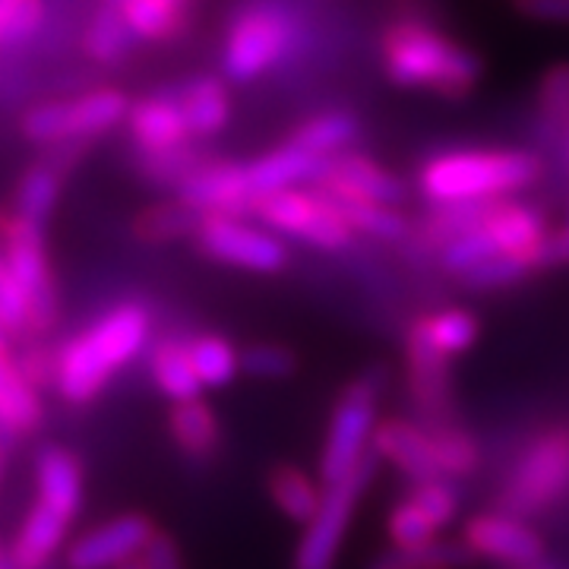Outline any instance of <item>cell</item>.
Wrapping results in <instances>:
<instances>
[{
    "label": "cell",
    "mask_w": 569,
    "mask_h": 569,
    "mask_svg": "<svg viewBox=\"0 0 569 569\" xmlns=\"http://www.w3.org/2000/svg\"><path fill=\"white\" fill-rule=\"evenodd\" d=\"M152 339V310L140 301L104 310L80 336L58 348L54 392L67 406H92L111 380L140 358Z\"/></svg>",
    "instance_id": "6da1fadb"
},
{
    "label": "cell",
    "mask_w": 569,
    "mask_h": 569,
    "mask_svg": "<svg viewBox=\"0 0 569 569\" xmlns=\"http://www.w3.org/2000/svg\"><path fill=\"white\" fill-rule=\"evenodd\" d=\"M380 63L392 86L433 92L447 102H466L485 80V61L475 48L418 17H402L383 29Z\"/></svg>",
    "instance_id": "7a4b0ae2"
},
{
    "label": "cell",
    "mask_w": 569,
    "mask_h": 569,
    "mask_svg": "<svg viewBox=\"0 0 569 569\" xmlns=\"http://www.w3.org/2000/svg\"><path fill=\"white\" fill-rule=\"evenodd\" d=\"M86 475L80 456L67 447H44L36 456V497L22 516L7 557L13 569H48L70 545V526L80 516Z\"/></svg>",
    "instance_id": "3957f363"
},
{
    "label": "cell",
    "mask_w": 569,
    "mask_h": 569,
    "mask_svg": "<svg viewBox=\"0 0 569 569\" xmlns=\"http://www.w3.org/2000/svg\"><path fill=\"white\" fill-rule=\"evenodd\" d=\"M545 159L531 149H449L418 168V193L430 206L503 200L541 181Z\"/></svg>",
    "instance_id": "277c9868"
},
{
    "label": "cell",
    "mask_w": 569,
    "mask_h": 569,
    "mask_svg": "<svg viewBox=\"0 0 569 569\" xmlns=\"http://www.w3.org/2000/svg\"><path fill=\"white\" fill-rule=\"evenodd\" d=\"M298 48H301V22L288 7L276 0L247 3L234 13L224 32V77L231 82L260 80L288 61Z\"/></svg>",
    "instance_id": "5b68a950"
},
{
    "label": "cell",
    "mask_w": 569,
    "mask_h": 569,
    "mask_svg": "<svg viewBox=\"0 0 569 569\" xmlns=\"http://www.w3.org/2000/svg\"><path fill=\"white\" fill-rule=\"evenodd\" d=\"M569 500V421L545 427L516 456L500 485L497 507L512 516H545Z\"/></svg>",
    "instance_id": "8992f818"
},
{
    "label": "cell",
    "mask_w": 569,
    "mask_h": 569,
    "mask_svg": "<svg viewBox=\"0 0 569 569\" xmlns=\"http://www.w3.org/2000/svg\"><path fill=\"white\" fill-rule=\"evenodd\" d=\"M387 373L380 367H370L348 380L342 392L336 396L332 415L326 421L323 447H320V478L323 485L339 481L355 466H361L370 456V440L377 427V406L380 392L387 387Z\"/></svg>",
    "instance_id": "52a82bcc"
},
{
    "label": "cell",
    "mask_w": 569,
    "mask_h": 569,
    "mask_svg": "<svg viewBox=\"0 0 569 569\" xmlns=\"http://www.w3.org/2000/svg\"><path fill=\"white\" fill-rule=\"evenodd\" d=\"M127 111H130V99L121 89L102 86L73 99L29 108L22 114L20 130L36 146H70V142L89 146L92 140L111 133L114 127H121L127 121Z\"/></svg>",
    "instance_id": "ba28073f"
},
{
    "label": "cell",
    "mask_w": 569,
    "mask_h": 569,
    "mask_svg": "<svg viewBox=\"0 0 569 569\" xmlns=\"http://www.w3.org/2000/svg\"><path fill=\"white\" fill-rule=\"evenodd\" d=\"M253 219L266 224L272 234L301 241L326 253L348 250L355 241V228L348 224L342 209L326 197L323 190L310 187H291L266 193L253 203Z\"/></svg>",
    "instance_id": "9c48e42d"
},
{
    "label": "cell",
    "mask_w": 569,
    "mask_h": 569,
    "mask_svg": "<svg viewBox=\"0 0 569 569\" xmlns=\"http://www.w3.org/2000/svg\"><path fill=\"white\" fill-rule=\"evenodd\" d=\"M377 456L370 452L361 466H355L348 475H342L339 481L326 485L323 500L317 512L310 516V522L301 526L305 535L295 548V569H332L342 545H346V535L351 529V519L365 500L367 488L377 475Z\"/></svg>",
    "instance_id": "30bf717a"
},
{
    "label": "cell",
    "mask_w": 569,
    "mask_h": 569,
    "mask_svg": "<svg viewBox=\"0 0 569 569\" xmlns=\"http://www.w3.org/2000/svg\"><path fill=\"white\" fill-rule=\"evenodd\" d=\"M0 253L20 282L29 305V339L48 336L58 323V284L48 257L44 228L10 212L7 228L0 234Z\"/></svg>",
    "instance_id": "8fae6325"
},
{
    "label": "cell",
    "mask_w": 569,
    "mask_h": 569,
    "mask_svg": "<svg viewBox=\"0 0 569 569\" xmlns=\"http://www.w3.org/2000/svg\"><path fill=\"white\" fill-rule=\"evenodd\" d=\"M193 244L212 263L257 276H276L291 260L282 238L272 234L266 224L247 222V216H203Z\"/></svg>",
    "instance_id": "7c38bea8"
},
{
    "label": "cell",
    "mask_w": 569,
    "mask_h": 569,
    "mask_svg": "<svg viewBox=\"0 0 569 569\" xmlns=\"http://www.w3.org/2000/svg\"><path fill=\"white\" fill-rule=\"evenodd\" d=\"M159 526L146 512H118L99 526L86 529L63 548L67 569H118L142 557Z\"/></svg>",
    "instance_id": "4fadbf2b"
},
{
    "label": "cell",
    "mask_w": 569,
    "mask_h": 569,
    "mask_svg": "<svg viewBox=\"0 0 569 569\" xmlns=\"http://www.w3.org/2000/svg\"><path fill=\"white\" fill-rule=\"evenodd\" d=\"M462 545L475 560H490L507 569L545 560V538L522 516L503 509L471 516L462 526Z\"/></svg>",
    "instance_id": "5bb4252c"
},
{
    "label": "cell",
    "mask_w": 569,
    "mask_h": 569,
    "mask_svg": "<svg viewBox=\"0 0 569 569\" xmlns=\"http://www.w3.org/2000/svg\"><path fill=\"white\" fill-rule=\"evenodd\" d=\"M313 187L323 190L336 206H396L406 200V181L396 171H389L387 164L373 162L370 156H361V152H339V156L326 159L323 171L313 181Z\"/></svg>",
    "instance_id": "9a60e30c"
},
{
    "label": "cell",
    "mask_w": 569,
    "mask_h": 569,
    "mask_svg": "<svg viewBox=\"0 0 569 569\" xmlns=\"http://www.w3.org/2000/svg\"><path fill=\"white\" fill-rule=\"evenodd\" d=\"M178 200L200 216H250L253 193L244 162H203L178 183Z\"/></svg>",
    "instance_id": "2e32d148"
},
{
    "label": "cell",
    "mask_w": 569,
    "mask_h": 569,
    "mask_svg": "<svg viewBox=\"0 0 569 569\" xmlns=\"http://www.w3.org/2000/svg\"><path fill=\"white\" fill-rule=\"evenodd\" d=\"M370 452L377 456V462L392 466L411 485L440 478L430 427L418 425V421H408V418H399V415L380 418L377 427H373Z\"/></svg>",
    "instance_id": "e0dca14e"
},
{
    "label": "cell",
    "mask_w": 569,
    "mask_h": 569,
    "mask_svg": "<svg viewBox=\"0 0 569 569\" xmlns=\"http://www.w3.org/2000/svg\"><path fill=\"white\" fill-rule=\"evenodd\" d=\"M123 123L130 130V140L137 146L140 159H159V156H171L193 146L174 92H156L140 102H130Z\"/></svg>",
    "instance_id": "ac0fdd59"
},
{
    "label": "cell",
    "mask_w": 569,
    "mask_h": 569,
    "mask_svg": "<svg viewBox=\"0 0 569 569\" xmlns=\"http://www.w3.org/2000/svg\"><path fill=\"white\" fill-rule=\"evenodd\" d=\"M44 425V392L17 365V346L0 332V440L32 437Z\"/></svg>",
    "instance_id": "d6986e66"
},
{
    "label": "cell",
    "mask_w": 569,
    "mask_h": 569,
    "mask_svg": "<svg viewBox=\"0 0 569 569\" xmlns=\"http://www.w3.org/2000/svg\"><path fill=\"white\" fill-rule=\"evenodd\" d=\"M86 146L80 142H70V146H51V156H44L36 164H29L22 171V178L17 181V190H13V216L20 219H29L36 224H48V219L54 216L58 209V200H61L63 178L67 171L73 168L77 156L73 152H82Z\"/></svg>",
    "instance_id": "ffe728a7"
},
{
    "label": "cell",
    "mask_w": 569,
    "mask_h": 569,
    "mask_svg": "<svg viewBox=\"0 0 569 569\" xmlns=\"http://www.w3.org/2000/svg\"><path fill=\"white\" fill-rule=\"evenodd\" d=\"M326 159L307 152L301 146H295L291 140H284L282 146L269 149L263 156H257L253 162H244L247 181H250V193H253V203L266 197V193H276V190H291V187H305L313 183L323 171ZM253 216V212H250Z\"/></svg>",
    "instance_id": "44dd1931"
},
{
    "label": "cell",
    "mask_w": 569,
    "mask_h": 569,
    "mask_svg": "<svg viewBox=\"0 0 569 569\" xmlns=\"http://www.w3.org/2000/svg\"><path fill=\"white\" fill-rule=\"evenodd\" d=\"M168 437L174 449L190 462H212L224 443L222 418L203 396L171 402L168 408Z\"/></svg>",
    "instance_id": "7402d4cb"
},
{
    "label": "cell",
    "mask_w": 569,
    "mask_h": 569,
    "mask_svg": "<svg viewBox=\"0 0 569 569\" xmlns=\"http://www.w3.org/2000/svg\"><path fill=\"white\" fill-rule=\"evenodd\" d=\"M174 99L181 104L183 121L193 140H212L231 121V89L224 77L216 73L190 77L181 89H174Z\"/></svg>",
    "instance_id": "603a6c76"
},
{
    "label": "cell",
    "mask_w": 569,
    "mask_h": 569,
    "mask_svg": "<svg viewBox=\"0 0 569 569\" xmlns=\"http://www.w3.org/2000/svg\"><path fill=\"white\" fill-rule=\"evenodd\" d=\"M137 41H174L190 26L193 0H111Z\"/></svg>",
    "instance_id": "cb8c5ba5"
},
{
    "label": "cell",
    "mask_w": 569,
    "mask_h": 569,
    "mask_svg": "<svg viewBox=\"0 0 569 569\" xmlns=\"http://www.w3.org/2000/svg\"><path fill=\"white\" fill-rule=\"evenodd\" d=\"M149 377L168 402H183L203 396V387L190 365L183 336H162L149 348Z\"/></svg>",
    "instance_id": "d4e9b609"
},
{
    "label": "cell",
    "mask_w": 569,
    "mask_h": 569,
    "mask_svg": "<svg viewBox=\"0 0 569 569\" xmlns=\"http://www.w3.org/2000/svg\"><path fill=\"white\" fill-rule=\"evenodd\" d=\"M266 493H269L272 507L295 526H307L310 516L320 507V500H323L320 481L307 468L295 466V462H279V466L269 468Z\"/></svg>",
    "instance_id": "484cf974"
},
{
    "label": "cell",
    "mask_w": 569,
    "mask_h": 569,
    "mask_svg": "<svg viewBox=\"0 0 569 569\" xmlns=\"http://www.w3.org/2000/svg\"><path fill=\"white\" fill-rule=\"evenodd\" d=\"M569 123V61L550 63L535 89V137L545 152H557V142Z\"/></svg>",
    "instance_id": "4316f807"
},
{
    "label": "cell",
    "mask_w": 569,
    "mask_h": 569,
    "mask_svg": "<svg viewBox=\"0 0 569 569\" xmlns=\"http://www.w3.org/2000/svg\"><path fill=\"white\" fill-rule=\"evenodd\" d=\"M203 222V216L187 206L183 200H164V203H152L140 209L130 222V234L149 247L174 244V241H193L197 228Z\"/></svg>",
    "instance_id": "83f0119b"
},
{
    "label": "cell",
    "mask_w": 569,
    "mask_h": 569,
    "mask_svg": "<svg viewBox=\"0 0 569 569\" xmlns=\"http://www.w3.org/2000/svg\"><path fill=\"white\" fill-rule=\"evenodd\" d=\"M408 329H415L427 346L433 348L437 355H443L447 361H456L459 355H466L481 336L478 317L471 310H462V307H443V310H433V313H421V317L411 320Z\"/></svg>",
    "instance_id": "f1b7e54d"
},
{
    "label": "cell",
    "mask_w": 569,
    "mask_h": 569,
    "mask_svg": "<svg viewBox=\"0 0 569 569\" xmlns=\"http://www.w3.org/2000/svg\"><path fill=\"white\" fill-rule=\"evenodd\" d=\"M187 351H190V365L203 392L231 387L241 373V348L219 332L187 336Z\"/></svg>",
    "instance_id": "f546056e"
},
{
    "label": "cell",
    "mask_w": 569,
    "mask_h": 569,
    "mask_svg": "<svg viewBox=\"0 0 569 569\" xmlns=\"http://www.w3.org/2000/svg\"><path fill=\"white\" fill-rule=\"evenodd\" d=\"M133 32L127 29V22L118 13V7L111 0H102V7L92 13V20L82 32V54L92 63L102 67H118L127 61L130 48H133Z\"/></svg>",
    "instance_id": "4dcf8cb0"
},
{
    "label": "cell",
    "mask_w": 569,
    "mask_h": 569,
    "mask_svg": "<svg viewBox=\"0 0 569 569\" xmlns=\"http://www.w3.org/2000/svg\"><path fill=\"white\" fill-rule=\"evenodd\" d=\"M430 427V440H433V456H437V468L440 478L449 481H466L478 468H481V447L478 440L468 433L466 427L456 421H440Z\"/></svg>",
    "instance_id": "1f68e13d"
},
{
    "label": "cell",
    "mask_w": 569,
    "mask_h": 569,
    "mask_svg": "<svg viewBox=\"0 0 569 569\" xmlns=\"http://www.w3.org/2000/svg\"><path fill=\"white\" fill-rule=\"evenodd\" d=\"M355 137H358V121L348 111H323V114H313L305 123H298L288 140L320 159H332V156L346 152L348 142Z\"/></svg>",
    "instance_id": "d6a6232c"
},
{
    "label": "cell",
    "mask_w": 569,
    "mask_h": 569,
    "mask_svg": "<svg viewBox=\"0 0 569 569\" xmlns=\"http://www.w3.org/2000/svg\"><path fill=\"white\" fill-rule=\"evenodd\" d=\"M475 563L462 541H430L425 548H392L373 557L367 569H466Z\"/></svg>",
    "instance_id": "836d02e7"
},
{
    "label": "cell",
    "mask_w": 569,
    "mask_h": 569,
    "mask_svg": "<svg viewBox=\"0 0 569 569\" xmlns=\"http://www.w3.org/2000/svg\"><path fill=\"white\" fill-rule=\"evenodd\" d=\"M538 269L526 253H497L475 269H468L466 276H459V282L466 284L468 291H503L512 284L526 282Z\"/></svg>",
    "instance_id": "e575fe53"
},
{
    "label": "cell",
    "mask_w": 569,
    "mask_h": 569,
    "mask_svg": "<svg viewBox=\"0 0 569 569\" xmlns=\"http://www.w3.org/2000/svg\"><path fill=\"white\" fill-rule=\"evenodd\" d=\"M339 209H342L348 224L355 228V234H367V238H377V241H402L411 231L406 216L396 206L348 203L339 206Z\"/></svg>",
    "instance_id": "d590c367"
},
{
    "label": "cell",
    "mask_w": 569,
    "mask_h": 569,
    "mask_svg": "<svg viewBox=\"0 0 569 569\" xmlns=\"http://www.w3.org/2000/svg\"><path fill=\"white\" fill-rule=\"evenodd\" d=\"M298 351L279 342H257L241 348V373L253 380H291L298 373Z\"/></svg>",
    "instance_id": "8d00e7d4"
},
{
    "label": "cell",
    "mask_w": 569,
    "mask_h": 569,
    "mask_svg": "<svg viewBox=\"0 0 569 569\" xmlns=\"http://www.w3.org/2000/svg\"><path fill=\"white\" fill-rule=\"evenodd\" d=\"M387 535L392 548H425V545L440 538V531L430 526V519L408 497H402L396 507L389 509Z\"/></svg>",
    "instance_id": "74e56055"
},
{
    "label": "cell",
    "mask_w": 569,
    "mask_h": 569,
    "mask_svg": "<svg viewBox=\"0 0 569 569\" xmlns=\"http://www.w3.org/2000/svg\"><path fill=\"white\" fill-rule=\"evenodd\" d=\"M406 497L425 512L437 531L447 529L449 522L456 519V512H459V490L449 478H433V481L411 485Z\"/></svg>",
    "instance_id": "f35d334b"
},
{
    "label": "cell",
    "mask_w": 569,
    "mask_h": 569,
    "mask_svg": "<svg viewBox=\"0 0 569 569\" xmlns=\"http://www.w3.org/2000/svg\"><path fill=\"white\" fill-rule=\"evenodd\" d=\"M44 13V0H0V48H17L32 39Z\"/></svg>",
    "instance_id": "ab89813d"
},
{
    "label": "cell",
    "mask_w": 569,
    "mask_h": 569,
    "mask_svg": "<svg viewBox=\"0 0 569 569\" xmlns=\"http://www.w3.org/2000/svg\"><path fill=\"white\" fill-rule=\"evenodd\" d=\"M0 329L10 339H29V305L3 253H0Z\"/></svg>",
    "instance_id": "60d3db41"
},
{
    "label": "cell",
    "mask_w": 569,
    "mask_h": 569,
    "mask_svg": "<svg viewBox=\"0 0 569 569\" xmlns=\"http://www.w3.org/2000/svg\"><path fill=\"white\" fill-rule=\"evenodd\" d=\"M17 365L26 380L36 389H54V367H58V348H48L41 339H26L17 348Z\"/></svg>",
    "instance_id": "b9f144b4"
},
{
    "label": "cell",
    "mask_w": 569,
    "mask_h": 569,
    "mask_svg": "<svg viewBox=\"0 0 569 569\" xmlns=\"http://www.w3.org/2000/svg\"><path fill=\"white\" fill-rule=\"evenodd\" d=\"M512 10L522 20L569 26V0H512Z\"/></svg>",
    "instance_id": "7bdbcfd3"
},
{
    "label": "cell",
    "mask_w": 569,
    "mask_h": 569,
    "mask_svg": "<svg viewBox=\"0 0 569 569\" xmlns=\"http://www.w3.org/2000/svg\"><path fill=\"white\" fill-rule=\"evenodd\" d=\"M142 560H146V567L149 569H187L181 545L162 529L156 531V538L149 541V548L142 550Z\"/></svg>",
    "instance_id": "ee69618b"
},
{
    "label": "cell",
    "mask_w": 569,
    "mask_h": 569,
    "mask_svg": "<svg viewBox=\"0 0 569 569\" xmlns=\"http://www.w3.org/2000/svg\"><path fill=\"white\" fill-rule=\"evenodd\" d=\"M569 266V222L563 219L560 228H548L545 241L538 247V272L545 269H563Z\"/></svg>",
    "instance_id": "f6af8a7d"
},
{
    "label": "cell",
    "mask_w": 569,
    "mask_h": 569,
    "mask_svg": "<svg viewBox=\"0 0 569 569\" xmlns=\"http://www.w3.org/2000/svg\"><path fill=\"white\" fill-rule=\"evenodd\" d=\"M557 156H560V168H563V178L569 183V123L563 127V137L557 142Z\"/></svg>",
    "instance_id": "bcb514c9"
},
{
    "label": "cell",
    "mask_w": 569,
    "mask_h": 569,
    "mask_svg": "<svg viewBox=\"0 0 569 569\" xmlns=\"http://www.w3.org/2000/svg\"><path fill=\"white\" fill-rule=\"evenodd\" d=\"M118 569H149V567H146V560H142V557H137V560H127V563Z\"/></svg>",
    "instance_id": "7dc6e473"
},
{
    "label": "cell",
    "mask_w": 569,
    "mask_h": 569,
    "mask_svg": "<svg viewBox=\"0 0 569 569\" xmlns=\"http://www.w3.org/2000/svg\"><path fill=\"white\" fill-rule=\"evenodd\" d=\"M0 569H13V563H10V557H7V550L0 548Z\"/></svg>",
    "instance_id": "c3c4849f"
},
{
    "label": "cell",
    "mask_w": 569,
    "mask_h": 569,
    "mask_svg": "<svg viewBox=\"0 0 569 569\" xmlns=\"http://www.w3.org/2000/svg\"><path fill=\"white\" fill-rule=\"evenodd\" d=\"M516 569H557V567H550V563H545V560H538V563H529V567H516Z\"/></svg>",
    "instance_id": "681fc988"
},
{
    "label": "cell",
    "mask_w": 569,
    "mask_h": 569,
    "mask_svg": "<svg viewBox=\"0 0 569 569\" xmlns=\"http://www.w3.org/2000/svg\"><path fill=\"white\" fill-rule=\"evenodd\" d=\"M7 219H10V212H7V209H0V234H3V228H7Z\"/></svg>",
    "instance_id": "f907efd6"
},
{
    "label": "cell",
    "mask_w": 569,
    "mask_h": 569,
    "mask_svg": "<svg viewBox=\"0 0 569 569\" xmlns=\"http://www.w3.org/2000/svg\"><path fill=\"white\" fill-rule=\"evenodd\" d=\"M563 219L569 222V183H567V203H563Z\"/></svg>",
    "instance_id": "816d5d0a"
},
{
    "label": "cell",
    "mask_w": 569,
    "mask_h": 569,
    "mask_svg": "<svg viewBox=\"0 0 569 569\" xmlns=\"http://www.w3.org/2000/svg\"><path fill=\"white\" fill-rule=\"evenodd\" d=\"M0 478H3V452H0Z\"/></svg>",
    "instance_id": "f5cc1de1"
}]
</instances>
